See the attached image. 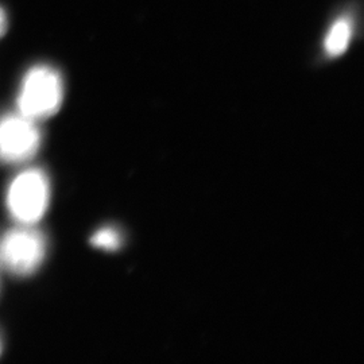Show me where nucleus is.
<instances>
[{
	"mask_svg": "<svg viewBox=\"0 0 364 364\" xmlns=\"http://www.w3.org/2000/svg\"><path fill=\"white\" fill-rule=\"evenodd\" d=\"M64 80L53 66H33L21 81L16 93V112L34 122L54 117L64 103Z\"/></svg>",
	"mask_w": 364,
	"mask_h": 364,
	"instance_id": "f257e3e1",
	"label": "nucleus"
},
{
	"mask_svg": "<svg viewBox=\"0 0 364 364\" xmlns=\"http://www.w3.org/2000/svg\"><path fill=\"white\" fill-rule=\"evenodd\" d=\"M52 200V186L42 169L30 168L18 173L4 195L6 209L18 225L34 227L43 219Z\"/></svg>",
	"mask_w": 364,
	"mask_h": 364,
	"instance_id": "f03ea898",
	"label": "nucleus"
},
{
	"mask_svg": "<svg viewBox=\"0 0 364 364\" xmlns=\"http://www.w3.org/2000/svg\"><path fill=\"white\" fill-rule=\"evenodd\" d=\"M46 254V239L33 227L19 225L0 236V266L15 277L37 273Z\"/></svg>",
	"mask_w": 364,
	"mask_h": 364,
	"instance_id": "7ed1b4c3",
	"label": "nucleus"
},
{
	"mask_svg": "<svg viewBox=\"0 0 364 364\" xmlns=\"http://www.w3.org/2000/svg\"><path fill=\"white\" fill-rule=\"evenodd\" d=\"M42 144L38 123L11 112L0 115V162L22 165L37 156Z\"/></svg>",
	"mask_w": 364,
	"mask_h": 364,
	"instance_id": "20e7f679",
	"label": "nucleus"
},
{
	"mask_svg": "<svg viewBox=\"0 0 364 364\" xmlns=\"http://www.w3.org/2000/svg\"><path fill=\"white\" fill-rule=\"evenodd\" d=\"M351 34L350 23L347 21H338L326 36V49L328 54L338 55L346 52L351 39Z\"/></svg>",
	"mask_w": 364,
	"mask_h": 364,
	"instance_id": "39448f33",
	"label": "nucleus"
},
{
	"mask_svg": "<svg viewBox=\"0 0 364 364\" xmlns=\"http://www.w3.org/2000/svg\"><path fill=\"white\" fill-rule=\"evenodd\" d=\"M91 245L95 248H100L105 251H117L122 245V239L117 230L107 227L93 234L91 237Z\"/></svg>",
	"mask_w": 364,
	"mask_h": 364,
	"instance_id": "423d86ee",
	"label": "nucleus"
},
{
	"mask_svg": "<svg viewBox=\"0 0 364 364\" xmlns=\"http://www.w3.org/2000/svg\"><path fill=\"white\" fill-rule=\"evenodd\" d=\"M7 26H9L7 15L4 13V10L0 7V38L6 34V31H7Z\"/></svg>",
	"mask_w": 364,
	"mask_h": 364,
	"instance_id": "0eeeda50",
	"label": "nucleus"
},
{
	"mask_svg": "<svg viewBox=\"0 0 364 364\" xmlns=\"http://www.w3.org/2000/svg\"><path fill=\"white\" fill-rule=\"evenodd\" d=\"M0 355H1V340H0Z\"/></svg>",
	"mask_w": 364,
	"mask_h": 364,
	"instance_id": "6e6552de",
	"label": "nucleus"
}]
</instances>
